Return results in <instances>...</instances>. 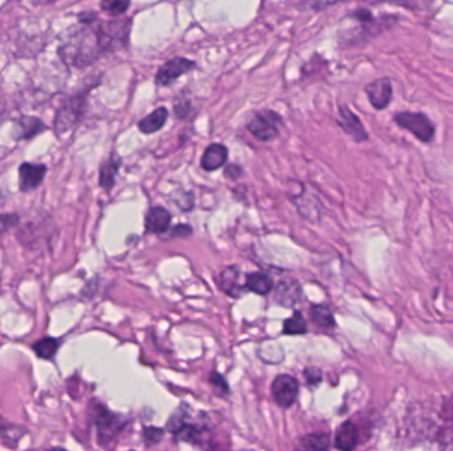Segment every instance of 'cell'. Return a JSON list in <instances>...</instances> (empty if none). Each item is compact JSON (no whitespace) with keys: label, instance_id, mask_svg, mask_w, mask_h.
Segmentation results:
<instances>
[{"label":"cell","instance_id":"obj_22","mask_svg":"<svg viewBox=\"0 0 453 451\" xmlns=\"http://www.w3.org/2000/svg\"><path fill=\"white\" fill-rule=\"evenodd\" d=\"M119 165H121L119 159L110 158L101 167V169H100V186L104 190H109L113 188V186L116 183V176L119 174Z\"/></svg>","mask_w":453,"mask_h":451},{"label":"cell","instance_id":"obj_19","mask_svg":"<svg viewBox=\"0 0 453 451\" xmlns=\"http://www.w3.org/2000/svg\"><path fill=\"white\" fill-rule=\"evenodd\" d=\"M330 437L326 433H311L302 437L295 451H329Z\"/></svg>","mask_w":453,"mask_h":451},{"label":"cell","instance_id":"obj_32","mask_svg":"<svg viewBox=\"0 0 453 451\" xmlns=\"http://www.w3.org/2000/svg\"><path fill=\"white\" fill-rule=\"evenodd\" d=\"M224 175L226 178L232 179V180H238L243 175V168L238 165H231V166L226 167Z\"/></svg>","mask_w":453,"mask_h":451},{"label":"cell","instance_id":"obj_10","mask_svg":"<svg viewBox=\"0 0 453 451\" xmlns=\"http://www.w3.org/2000/svg\"><path fill=\"white\" fill-rule=\"evenodd\" d=\"M337 122L341 129L349 134L356 142H366L369 139V132L365 129L357 114H354L346 105H341L338 109Z\"/></svg>","mask_w":453,"mask_h":451},{"label":"cell","instance_id":"obj_31","mask_svg":"<svg viewBox=\"0 0 453 451\" xmlns=\"http://www.w3.org/2000/svg\"><path fill=\"white\" fill-rule=\"evenodd\" d=\"M19 221L18 214H3L0 216V235L4 233L8 228L16 226Z\"/></svg>","mask_w":453,"mask_h":451},{"label":"cell","instance_id":"obj_15","mask_svg":"<svg viewBox=\"0 0 453 451\" xmlns=\"http://www.w3.org/2000/svg\"><path fill=\"white\" fill-rule=\"evenodd\" d=\"M144 221L147 232L161 235L165 233L171 224V214L163 207H153L149 209Z\"/></svg>","mask_w":453,"mask_h":451},{"label":"cell","instance_id":"obj_6","mask_svg":"<svg viewBox=\"0 0 453 451\" xmlns=\"http://www.w3.org/2000/svg\"><path fill=\"white\" fill-rule=\"evenodd\" d=\"M85 106V95H74L64 102L60 107L55 120V130L61 135L72 130L83 116Z\"/></svg>","mask_w":453,"mask_h":451},{"label":"cell","instance_id":"obj_7","mask_svg":"<svg viewBox=\"0 0 453 451\" xmlns=\"http://www.w3.org/2000/svg\"><path fill=\"white\" fill-rule=\"evenodd\" d=\"M272 396L280 408H290L297 400L298 381L290 375L277 376L272 384Z\"/></svg>","mask_w":453,"mask_h":451},{"label":"cell","instance_id":"obj_12","mask_svg":"<svg viewBox=\"0 0 453 451\" xmlns=\"http://www.w3.org/2000/svg\"><path fill=\"white\" fill-rule=\"evenodd\" d=\"M241 273L236 265L226 268L217 278V284L220 289L231 297L240 298L247 290L245 284H241L240 281Z\"/></svg>","mask_w":453,"mask_h":451},{"label":"cell","instance_id":"obj_29","mask_svg":"<svg viewBox=\"0 0 453 451\" xmlns=\"http://www.w3.org/2000/svg\"><path fill=\"white\" fill-rule=\"evenodd\" d=\"M191 110L190 101L186 97H178L174 102V111L179 119L186 118Z\"/></svg>","mask_w":453,"mask_h":451},{"label":"cell","instance_id":"obj_17","mask_svg":"<svg viewBox=\"0 0 453 451\" xmlns=\"http://www.w3.org/2000/svg\"><path fill=\"white\" fill-rule=\"evenodd\" d=\"M24 434H27V429L24 426L15 425L0 417V443L3 446L15 449Z\"/></svg>","mask_w":453,"mask_h":451},{"label":"cell","instance_id":"obj_5","mask_svg":"<svg viewBox=\"0 0 453 451\" xmlns=\"http://www.w3.org/2000/svg\"><path fill=\"white\" fill-rule=\"evenodd\" d=\"M280 126L281 117L272 110H264L250 119L247 129L256 139L262 142H268L278 137Z\"/></svg>","mask_w":453,"mask_h":451},{"label":"cell","instance_id":"obj_1","mask_svg":"<svg viewBox=\"0 0 453 451\" xmlns=\"http://www.w3.org/2000/svg\"><path fill=\"white\" fill-rule=\"evenodd\" d=\"M104 53L97 28L83 27L76 29L60 49V56L68 65L83 68L90 65Z\"/></svg>","mask_w":453,"mask_h":451},{"label":"cell","instance_id":"obj_33","mask_svg":"<svg viewBox=\"0 0 453 451\" xmlns=\"http://www.w3.org/2000/svg\"><path fill=\"white\" fill-rule=\"evenodd\" d=\"M171 232H173V235H171L173 237H187L192 233V229H191V226L180 224V226H175Z\"/></svg>","mask_w":453,"mask_h":451},{"label":"cell","instance_id":"obj_11","mask_svg":"<svg viewBox=\"0 0 453 451\" xmlns=\"http://www.w3.org/2000/svg\"><path fill=\"white\" fill-rule=\"evenodd\" d=\"M302 289L296 279L286 278L278 282L274 291V299L283 307H293L301 300Z\"/></svg>","mask_w":453,"mask_h":451},{"label":"cell","instance_id":"obj_13","mask_svg":"<svg viewBox=\"0 0 453 451\" xmlns=\"http://www.w3.org/2000/svg\"><path fill=\"white\" fill-rule=\"evenodd\" d=\"M47 167L44 165H31V163H23L19 167V178H20V190L23 192L35 190L41 184V181L46 178Z\"/></svg>","mask_w":453,"mask_h":451},{"label":"cell","instance_id":"obj_25","mask_svg":"<svg viewBox=\"0 0 453 451\" xmlns=\"http://www.w3.org/2000/svg\"><path fill=\"white\" fill-rule=\"evenodd\" d=\"M308 331L306 321L301 312L296 311L289 319L284 323V333L285 335H304Z\"/></svg>","mask_w":453,"mask_h":451},{"label":"cell","instance_id":"obj_28","mask_svg":"<svg viewBox=\"0 0 453 451\" xmlns=\"http://www.w3.org/2000/svg\"><path fill=\"white\" fill-rule=\"evenodd\" d=\"M210 381L212 384V387L215 388V391L222 394V396H226L229 392V388H228V384H226V379L217 373V372H212L211 373V377H210Z\"/></svg>","mask_w":453,"mask_h":451},{"label":"cell","instance_id":"obj_36","mask_svg":"<svg viewBox=\"0 0 453 451\" xmlns=\"http://www.w3.org/2000/svg\"><path fill=\"white\" fill-rule=\"evenodd\" d=\"M130 451H134V450H130Z\"/></svg>","mask_w":453,"mask_h":451},{"label":"cell","instance_id":"obj_34","mask_svg":"<svg viewBox=\"0 0 453 451\" xmlns=\"http://www.w3.org/2000/svg\"><path fill=\"white\" fill-rule=\"evenodd\" d=\"M95 19H97V15L93 13V12H83V13L80 15V20H81L83 23H93Z\"/></svg>","mask_w":453,"mask_h":451},{"label":"cell","instance_id":"obj_35","mask_svg":"<svg viewBox=\"0 0 453 451\" xmlns=\"http://www.w3.org/2000/svg\"><path fill=\"white\" fill-rule=\"evenodd\" d=\"M47 451H68L65 450V449H62V447H52V449H49V450Z\"/></svg>","mask_w":453,"mask_h":451},{"label":"cell","instance_id":"obj_21","mask_svg":"<svg viewBox=\"0 0 453 451\" xmlns=\"http://www.w3.org/2000/svg\"><path fill=\"white\" fill-rule=\"evenodd\" d=\"M60 348V342L56 338H43L32 345V349L36 356L43 360H52L56 356Z\"/></svg>","mask_w":453,"mask_h":451},{"label":"cell","instance_id":"obj_3","mask_svg":"<svg viewBox=\"0 0 453 451\" xmlns=\"http://www.w3.org/2000/svg\"><path fill=\"white\" fill-rule=\"evenodd\" d=\"M393 122L423 143L432 142L436 132L433 122L424 113L399 111L393 116Z\"/></svg>","mask_w":453,"mask_h":451},{"label":"cell","instance_id":"obj_16","mask_svg":"<svg viewBox=\"0 0 453 451\" xmlns=\"http://www.w3.org/2000/svg\"><path fill=\"white\" fill-rule=\"evenodd\" d=\"M334 445L338 450L353 451L358 445V429L353 422H345L342 424L337 433Z\"/></svg>","mask_w":453,"mask_h":451},{"label":"cell","instance_id":"obj_23","mask_svg":"<svg viewBox=\"0 0 453 451\" xmlns=\"http://www.w3.org/2000/svg\"><path fill=\"white\" fill-rule=\"evenodd\" d=\"M46 130L44 123L36 117H23L19 120V139L34 138L39 132Z\"/></svg>","mask_w":453,"mask_h":451},{"label":"cell","instance_id":"obj_4","mask_svg":"<svg viewBox=\"0 0 453 451\" xmlns=\"http://www.w3.org/2000/svg\"><path fill=\"white\" fill-rule=\"evenodd\" d=\"M131 22L129 19L125 20H110L101 23L97 28V34L100 39V44L104 52L117 50L126 47L129 41Z\"/></svg>","mask_w":453,"mask_h":451},{"label":"cell","instance_id":"obj_37","mask_svg":"<svg viewBox=\"0 0 453 451\" xmlns=\"http://www.w3.org/2000/svg\"><path fill=\"white\" fill-rule=\"evenodd\" d=\"M248 451H250V450H248Z\"/></svg>","mask_w":453,"mask_h":451},{"label":"cell","instance_id":"obj_20","mask_svg":"<svg viewBox=\"0 0 453 451\" xmlns=\"http://www.w3.org/2000/svg\"><path fill=\"white\" fill-rule=\"evenodd\" d=\"M245 287L255 294L266 296L273 289V279L264 273L247 274Z\"/></svg>","mask_w":453,"mask_h":451},{"label":"cell","instance_id":"obj_30","mask_svg":"<svg viewBox=\"0 0 453 451\" xmlns=\"http://www.w3.org/2000/svg\"><path fill=\"white\" fill-rule=\"evenodd\" d=\"M305 380L308 382L309 387H317L322 381L321 369L317 367H309L305 369Z\"/></svg>","mask_w":453,"mask_h":451},{"label":"cell","instance_id":"obj_8","mask_svg":"<svg viewBox=\"0 0 453 451\" xmlns=\"http://www.w3.org/2000/svg\"><path fill=\"white\" fill-rule=\"evenodd\" d=\"M195 68H196V64L184 57L168 60L163 67L159 68V71L155 76V83L159 86H168L170 83L177 81L180 76L194 71Z\"/></svg>","mask_w":453,"mask_h":451},{"label":"cell","instance_id":"obj_9","mask_svg":"<svg viewBox=\"0 0 453 451\" xmlns=\"http://www.w3.org/2000/svg\"><path fill=\"white\" fill-rule=\"evenodd\" d=\"M365 92L371 106L375 110H383L390 105L393 99V83L388 77H381L366 85Z\"/></svg>","mask_w":453,"mask_h":451},{"label":"cell","instance_id":"obj_14","mask_svg":"<svg viewBox=\"0 0 453 451\" xmlns=\"http://www.w3.org/2000/svg\"><path fill=\"white\" fill-rule=\"evenodd\" d=\"M226 159H228V148L226 146L220 143H214V144H210L203 153L201 165L203 169L211 172L224 166Z\"/></svg>","mask_w":453,"mask_h":451},{"label":"cell","instance_id":"obj_18","mask_svg":"<svg viewBox=\"0 0 453 451\" xmlns=\"http://www.w3.org/2000/svg\"><path fill=\"white\" fill-rule=\"evenodd\" d=\"M168 118V110L166 107H158L147 117L138 122V129L143 134H153L161 130L166 125Z\"/></svg>","mask_w":453,"mask_h":451},{"label":"cell","instance_id":"obj_26","mask_svg":"<svg viewBox=\"0 0 453 451\" xmlns=\"http://www.w3.org/2000/svg\"><path fill=\"white\" fill-rule=\"evenodd\" d=\"M130 7V1L119 0H107L101 3V8L111 15H121Z\"/></svg>","mask_w":453,"mask_h":451},{"label":"cell","instance_id":"obj_27","mask_svg":"<svg viewBox=\"0 0 453 451\" xmlns=\"http://www.w3.org/2000/svg\"><path fill=\"white\" fill-rule=\"evenodd\" d=\"M165 430L162 428H155V426H147L143 429V438L147 445H155L163 438Z\"/></svg>","mask_w":453,"mask_h":451},{"label":"cell","instance_id":"obj_24","mask_svg":"<svg viewBox=\"0 0 453 451\" xmlns=\"http://www.w3.org/2000/svg\"><path fill=\"white\" fill-rule=\"evenodd\" d=\"M310 317L313 321L321 327H333L334 321L333 312L326 305H316L310 309Z\"/></svg>","mask_w":453,"mask_h":451},{"label":"cell","instance_id":"obj_2","mask_svg":"<svg viewBox=\"0 0 453 451\" xmlns=\"http://www.w3.org/2000/svg\"><path fill=\"white\" fill-rule=\"evenodd\" d=\"M89 417L97 429V442L101 446H109L114 442L128 422L125 417L107 410L98 403H92L89 406Z\"/></svg>","mask_w":453,"mask_h":451}]
</instances>
